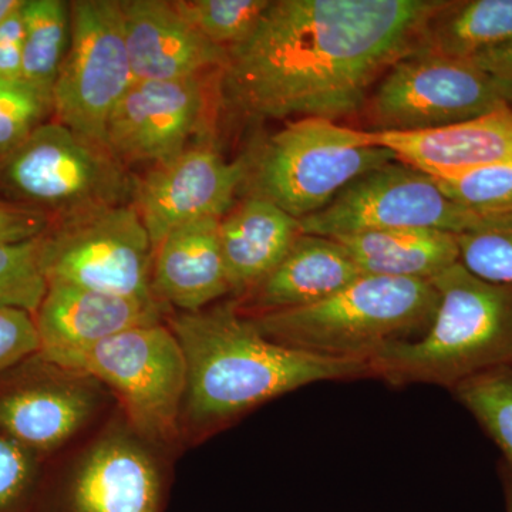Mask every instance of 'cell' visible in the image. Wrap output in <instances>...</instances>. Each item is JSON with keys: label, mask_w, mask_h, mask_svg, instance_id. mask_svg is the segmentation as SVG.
<instances>
[{"label": "cell", "mask_w": 512, "mask_h": 512, "mask_svg": "<svg viewBox=\"0 0 512 512\" xmlns=\"http://www.w3.org/2000/svg\"><path fill=\"white\" fill-rule=\"evenodd\" d=\"M272 0H174V8L205 39L222 49L244 42Z\"/></svg>", "instance_id": "4316f807"}, {"label": "cell", "mask_w": 512, "mask_h": 512, "mask_svg": "<svg viewBox=\"0 0 512 512\" xmlns=\"http://www.w3.org/2000/svg\"><path fill=\"white\" fill-rule=\"evenodd\" d=\"M170 329L187 362L185 412L197 426H217L309 384L372 377L366 360L312 355L272 342L237 303L180 312Z\"/></svg>", "instance_id": "7a4b0ae2"}, {"label": "cell", "mask_w": 512, "mask_h": 512, "mask_svg": "<svg viewBox=\"0 0 512 512\" xmlns=\"http://www.w3.org/2000/svg\"><path fill=\"white\" fill-rule=\"evenodd\" d=\"M299 220L272 202L248 197L220 222L229 293L241 301L281 264L301 235Z\"/></svg>", "instance_id": "44dd1931"}, {"label": "cell", "mask_w": 512, "mask_h": 512, "mask_svg": "<svg viewBox=\"0 0 512 512\" xmlns=\"http://www.w3.org/2000/svg\"><path fill=\"white\" fill-rule=\"evenodd\" d=\"M136 177L109 148L47 120L0 161V195L52 222L133 204Z\"/></svg>", "instance_id": "8992f818"}, {"label": "cell", "mask_w": 512, "mask_h": 512, "mask_svg": "<svg viewBox=\"0 0 512 512\" xmlns=\"http://www.w3.org/2000/svg\"><path fill=\"white\" fill-rule=\"evenodd\" d=\"M207 110L204 76L134 80L107 124V148L126 167L167 163L190 147Z\"/></svg>", "instance_id": "4fadbf2b"}, {"label": "cell", "mask_w": 512, "mask_h": 512, "mask_svg": "<svg viewBox=\"0 0 512 512\" xmlns=\"http://www.w3.org/2000/svg\"><path fill=\"white\" fill-rule=\"evenodd\" d=\"M72 39L55 87L53 117L106 147L107 124L134 82L121 0H74Z\"/></svg>", "instance_id": "30bf717a"}, {"label": "cell", "mask_w": 512, "mask_h": 512, "mask_svg": "<svg viewBox=\"0 0 512 512\" xmlns=\"http://www.w3.org/2000/svg\"><path fill=\"white\" fill-rule=\"evenodd\" d=\"M134 80H183L224 69L228 50L214 45L165 0H121Z\"/></svg>", "instance_id": "2e32d148"}, {"label": "cell", "mask_w": 512, "mask_h": 512, "mask_svg": "<svg viewBox=\"0 0 512 512\" xmlns=\"http://www.w3.org/2000/svg\"><path fill=\"white\" fill-rule=\"evenodd\" d=\"M332 239L363 275L431 281L460 262L457 235L440 229H386Z\"/></svg>", "instance_id": "7402d4cb"}, {"label": "cell", "mask_w": 512, "mask_h": 512, "mask_svg": "<svg viewBox=\"0 0 512 512\" xmlns=\"http://www.w3.org/2000/svg\"><path fill=\"white\" fill-rule=\"evenodd\" d=\"M501 481H503L505 508L512 512V467L508 463L501 464Z\"/></svg>", "instance_id": "d590c367"}, {"label": "cell", "mask_w": 512, "mask_h": 512, "mask_svg": "<svg viewBox=\"0 0 512 512\" xmlns=\"http://www.w3.org/2000/svg\"><path fill=\"white\" fill-rule=\"evenodd\" d=\"M163 480L143 447L126 439L101 441L84 458L63 495L62 512H161Z\"/></svg>", "instance_id": "ac0fdd59"}, {"label": "cell", "mask_w": 512, "mask_h": 512, "mask_svg": "<svg viewBox=\"0 0 512 512\" xmlns=\"http://www.w3.org/2000/svg\"><path fill=\"white\" fill-rule=\"evenodd\" d=\"M512 467V365L471 377L450 390Z\"/></svg>", "instance_id": "d4e9b609"}, {"label": "cell", "mask_w": 512, "mask_h": 512, "mask_svg": "<svg viewBox=\"0 0 512 512\" xmlns=\"http://www.w3.org/2000/svg\"><path fill=\"white\" fill-rule=\"evenodd\" d=\"M22 3L0 22V80H22Z\"/></svg>", "instance_id": "836d02e7"}, {"label": "cell", "mask_w": 512, "mask_h": 512, "mask_svg": "<svg viewBox=\"0 0 512 512\" xmlns=\"http://www.w3.org/2000/svg\"><path fill=\"white\" fill-rule=\"evenodd\" d=\"M20 2L22 0H0V22L18 8Z\"/></svg>", "instance_id": "8d00e7d4"}, {"label": "cell", "mask_w": 512, "mask_h": 512, "mask_svg": "<svg viewBox=\"0 0 512 512\" xmlns=\"http://www.w3.org/2000/svg\"><path fill=\"white\" fill-rule=\"evenodd\" d=\"M247 174V157L227 161L215 148L195 146L136 177L133 205L154 252L174 229L204 218L222 220Z\"/></svg>", "instance_id": "7c38bea8"}, {"label": "cell", "mask_w": 512, "mask_h": 512, "mask_svg": "<svg viewBox=\"0 0 512 512\" xmlns=\"http://www.w3.org/2000/svg\"><path fill=\"white\" fill-rule=\"evenodd\" d=\"M36 456L0 433V512H25L36 478Z\"/></svg>", "instance_id": "4dcf8cb0"}, {"label": "cell", "mask_w": 512, "mask_h": 512, "mask_svg": "<svg viewBox=\"0 0 512 512\" xmlns=\"http://www.w3.org/2000/svg\"><path fill=\"white\" fill-rule=\"evenodd\" d=\"M218 218L174 229L154 252V296L181 312H200L228 295Z\"/></svg>", "instance_id": "d6986e66"}, {"label": "cell", "mask_w": 512, "mask_h": 512, "mask_svg": "<svg viewBox=\"0 0 512 512\" xmlns=\"http://www.w3.org/2000/svg\"><path fill=\"white\" fill-rule=\"evenodd\" d=\"M439 303L430 281L363 275L315 305L248 318L286 348L367 362L387 346L426 335Z\"/></svg>", "instance_id": "277c9868"}, {"label": "cell", "mask_w": 512, "mask_h": 512, "mask_svg": "<svg viewBox=\"0 0 512 512\" xmlns=\"http://www.w3.org/2000/svg\"><path fill=\"white\" fill-rule=\"evenodd\" d=\"M511 106L507 90L470 60L413 52L393 64L363 111L375 133L453 126Z\"/></svg>", "instance_id": "9c48e42d"}, {"label": "cell", "mask_w": 512, "mask_h": 512, "mask_svg": "<svg viewBox=\"0 0 512 512\" xmlns=\"http://www.w3.org/2000/svg\"><path fill=\"white\" fill-rule=\"evenodd\" d=\"M39 238L0 245V309H20L35 316L47 292L40 265Z\"/></svg>", "instance_id": "83f0119b"}, {"label": "cell", "mask_w": 512, "mask_h": 512, "mask_svg": "<svg viewBox=\"0 0 512 512\" xmlns=\"http://www.w3.org/2000/svg\"><path fill=\"white\" fill-rule=\"evenodd\" d=\"M363 276L338 241L301 234L281 264L238 306L262 313L306 308L336 295Z\"/></svg>", "instance_id": "ffe728a7"}, {"label": "cell", "mask_w": 512, "mask_h": 512, "mask_svg": "<svg viewBox=\"0 0 512 512\" xmlns=\"http://www.w3.org/2000/svg\"><path fill=\"white\" fill-rule=\"evenodd\" d=\"M164 303L94 291L70 284H49L36 312L39 355L49 363L140 326L161 323Z\"/></svg>", "instance_id": "9a60e30c"}, {"label": "cell", "mask_w": 512, "mask_h": 512, "mask_svg": "<svg viewBox=\"0 0 512 512\" xmlns=\"http://www.w3.org/2000/svg\"><path fill=\"white\" fill-rule=\"evenodd\" d=\"M22 80L52 97L72 39V8L64 0H23Z\"/></svg>", "instance_id": "cb8c5ba5"}, {"label": "cell", "mask_w": 512, "mask_h": 512, "mask_svg": "<svg viewBox=\"0 0 512 512\" xmlns=\"http://www.w3.org/2000/svg\"><path fill=\"white\" fill-rule=\"evenodd\" d=\"M481 217L450 200L433 177L396 160L356 178L328 207L299 220V228L326 238L403 228L460 234Z\"/></svg>", "instance_id": "8fae6325"}, {"label": "cell", "mask_w": 512, "mask_h": 512, "mask_svg": "<svg viewBox=\"0 0 512 512\" xmlns=\"http://www.w3.org/2000/svg\"><path fill=\"white\" fill-rule=\"evenodd\" d=\"M372 133L376 146L433 178L512 163V106L436 130Z\"/></svg>", "instance_id": "e0dca14e"}, {"label": "cell", "mask_w": 512, "mask_h": 512, "mask_svg": "<svg viewBox=\"0 0 512 512\" xmlns=\"http://www.w3.org/2000/svg\"><path fill=\"white\" fill-rule=\"evenodd\" d=\"M52 365L106 383L147 439L170 441L177 434L187 362L173 330L163 323L126 330Z\"/></svg>", "instance_id": "52a82bcc"}, {"label": "cell", "mask_w": 512, "mask_h": 512, "mask_svg": "<svg viewBox=\"0 0 512 512\" xmlns=\"http://www.w3.org/2000/svg\"><path fill=\"white\" fill-rule=\"evenodd\" d=\"M39 244L47 285L156 298L153 242L133 204L52 222Z\"/></svg>", "instance_id": "ba28073f"}, {"label": "cell", "mask_w": 512, "mask_h": 512, "mask_svg": "<svg viewBox=\"0 0 512 512\" xmlns=\"http://www.w3.org/2000/svg\"><path fill=\"white\" fill-rule=\"evenodd\" d=\"M447 0H272L228 50L222 97L256 119L363 110L370 87L410 55Z\"/></svg>", "instance_id": "6da1fadb"}, {"label": "cell", "mask_w": 512, "mask_h": 512, "mask_svg": "<svg viewBox=\"0 0 512 512\" xmlns=\"http://www.w3.org/2000/svg\"><path fill=\"white\" fill-rule=\"evenodd\" d=\"M53 114L52 97L23 80H0V161Z\"/></svg>", "instance_id": "f546056e"}, {"label": "cell", "mask_w": 512, "mask_h": 512, "mask_svg": "<svg viewBox=\"0 0 512 512\" xmlns=\"http://www.w3.org/2000/svg\"><path fill=\"white\" fill-rule=\"evenodd\" d=\"M434 180L450 200L474 214L512 212V163L488 165Z\"/></svg>", "instance_id": "f1b7e54d"}, {"label": "cell", "mask_w": 512, "mask_h": 512, "mask_svg": "<svg viewBox=\"0 0 512 512\" xmlns=\"http://www.w3.org/2000/svg\"><path fill=\"white\" fill-rule=\"evenodd\" d=\"M372 131L303 117L268 138L248 160L249 197L275 204L302 220L328 207L356 178L393 163Z\"/></svg>", "instance_id": "5b68a950"}, {"label": "cell", "mask_w": 512, "mask_h": 512, "mask_svg": "<svg viewBox=\"0 0 512 512\" xmlns=\"http://www.w3.org/2000/svg\"><path fill=\"white\" fill-rule=\"evenodd\" d=\"M457 235L460 264L495 285L512 286V212L483 215Z\"/></svg>", "instance_id": "484cf974"}, {"label": "cell", "mask_w": 512, "mask_h": 512, "mask_svg": "<svg viewBox=\"0 0 512 512\" xmlns=\"http://www.w3.org/2000/svg\"><path fill=\"white\" fill-rule=\"evenodd\" d=\"M39 352L35 316L20 309H0V373Z\"/></svg>", "instance_id": "1f68e13d"}, {"label": "cell", "mask_w": 512, "mask_h": 512, "mask_svg": "<svg viewBox=\"0 0 512 512\" xmlns=\"http://www.w3.org/2000/svg\"><path fill=\"white\" fill-rule=\"evenodd\" d=\"M470 62L503 84L512 106V43L473 57Z\"/></svg>", "instance_id": "e575fe53"}, {"label": "cell", "mask_w": 512, "mask_h": 512, "mask_svg": "<svg viewBox=\"0 0 512 512\" xmlns=\"http://www.w3.org/2000/svg\"><path fill=\"white\" fill-rule=\"evenodd\" d=\"M430 282L440 303L426 335L370 357L372 377L396 387L421 383L451 390L512 365V286L483 281L460 262Z\"/></svg>", "instance_id": "3957f363"}, {"label": "cell", "mask_w": 512, "mask_h": 512, "mask_svg": "<svg viewBox=\"0 0 512 512\" xmlns=\"http://www.w3.org/2000/svg\"><path fill=\"white\" fill-rule=\"evenodd\" d=\"M52 220L43 212L0 195V245L20 244L45 234Z\"/></svg>", "instance_id": "d6a6232c"}, {"label": "cell", "mask_w": 512, "mask_h": 512, "mask_svg": "<svg viewBox=\"0 0 512 512\" xmlns=\"http://www.w3.org/2000/svg\"><path fill=\"white\" fill-rule=\"evenodd\" d=\"M508 43L512 0H461L431 16L414 52L470 60Z\"/></svg>", "instance_id": "603a6c76"}, {"label": "cell", "mask_w": 512, "mask_h": 512, "mask_svg": "<svg viewBox=\"0 0 512 512\" xmlns=\"http://www.w3.org/2000/svg\"><path fill=\"white\" fill-rule=\"evenodd\" d=\"M16 369L0 382V433L35 456L62 446L89 420L96 406L92 390L56 376L39 353Z\"/></svg>", "instance_id": "5bb4252c"}]
</instances>
